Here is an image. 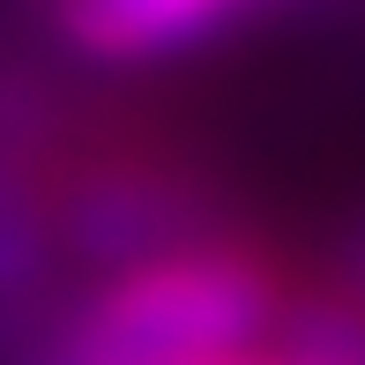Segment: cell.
I'll use <instances>...</instances> for the list:
<instances>
[{
  "label": "cell",
  "instance_id": "obj_1",
  "mask_svg": "<svg viewBox=\"0 0 365 365\" xmlns=\"http://www.w3.org/2000/svg\"><path fill=\"white\" fill-rule=\"evenodd\" d=\"M284 306V284L246 246L194 239L179 254L112 269L30 365H217L261 351Z\"/></svg>",
  "mask_w": 365,
  "mask_h": 365
},
{
  "label": "cell",
  "instance_id": "obj_5",
  "mask_svg": "<svg viewBox=\"0 0 365 365\" xmlns=\"http://www.w3.org/2000/svg\"><path fill=\"white\" fill-rule=\"evenodd\" d=\"M269 351L291 365H365V291H313L284 298Z\"/></svg>",
  "mask_w": 365,
  "mask_h": 365
},
{
  "label": "cell",
  "instance_id": "obj_2",
  "mask_svg": "<svg viewBox=\"0 0 365 365\" xmlns=\"http://www.w3.org/2000/svg\"><path fill=\"white\" fill-rule=\"evenodd\" d=\"M53 239H60V254H82L90 269L112 276V269L194 246L202 209H194L187 179L149 172V164H112V172H90L82 187H68L53 202Z\"/></svg>",
  "mask_w": 365,
  "mask_h": 365
},
{
  "label": "cell",
  "instance_id": "obj_3",
  "mask_svg": "<svg viewBox=\"0 0 365 365\" xmlns=\"http://www.w3.org/2000/svg\"><path fill=\"white\" fill-rule=\"evenodd\" d=\"M239 8L246 0H60V23L97 60H149V53L209 38Z\"/></svg>",
  "mask_w": 365,
  "mask_h": 365
},
{
  "label": "cell",
  "instance_id": "obj_4",
  "mask_svg": "<svg viewBox=\"0 0 365 365\" xmlns=\"http://www.w3.org/2000/svg\"><path fill=\"white\" fill-rule=\"evenodd\" d=\"M60 239H53V194H38L30 157L0 135V291L23 298L45 284Z\"/></svg>",
  "mask_w": 365,
  "mask_h": 365
},
{
  "label": "cell",
  "instance_id": "obj_6",
  "mask_svg": "<svg viewBox=\"0 0 365 365\" xmlns=\"http://www.w3.org/2000/svg\"><path fill=\"white\" fill-rule=\"evenodd\" d=\"M217 365H291V358H276V351H239V358H217Z\"/></svg>",
  "mask_w": 365,
  "mask_h": 365
}]
</instances>
